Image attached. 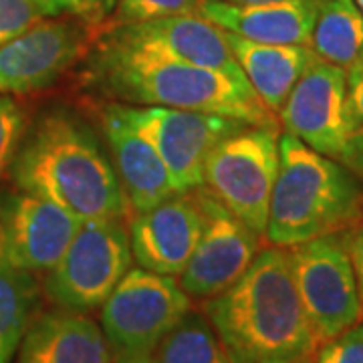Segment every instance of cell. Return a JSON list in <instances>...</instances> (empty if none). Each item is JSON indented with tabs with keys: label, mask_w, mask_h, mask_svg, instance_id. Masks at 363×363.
Segmentation results:
<instances>
[{
	"label": "cell",
	"mask_w": 363,
	"mask_h": 363,
	"mask_svg": "<svg viewBox=\"0 0 363 363\" xmlns=\"http://www.w3.org/2000/svg\"><path fill=\"white\" fill-rule=\"evenodd\" d=\"M204 315L233 363H298L319 347L286 248L259 250L238 281L206 298Z\"/></svg>",
	"instance_id": "cell-1"
},
{
	"label": "cell",
	"mask_w": 363,
	"mask_h": 363,
	"mask_svg": "<svg viewBox=\"0 0 363 363\" xmlns=\"http://www.w3.org/2000/svg\"><path fill=\"white\" fill-rule=\"evenodd\" d=\"M18 190L40 196L81 220L125 218L128 198L95 133L69 111H51L25 131L11 164Z\"/></svg>",
	"instance_id": "cell-2"
},
{
	"label": "cell",
	"mask_w": 363,
	"mask_h": 363,
	"mask_svg": "<svg viewBox=\"0 0 363 363\" xmlns=\"http://www.w3.org/2000/svg\"><path fill=\"white\" fill-rule=\"evenodd\" d=\"M89 83L128 105H156L214 113L245 123L277 121L248 85L152 49H140L104 35L87 67Z\"/></svg>",
	"instance_id": "cell-3"
},
{
	"label": "cell",
	"mask_w": 363,
	"mask_h": 363,
	"mask_svg": "<svg viewBox=\"0 0 363 363\" xmlns=\"http://www.w3.org/2000/svg\"><path fill=\"white\" fill-rule=\"evenodd\" d=\"M279 176L264 238L291 248L325 234L351 230L363 218V180L317 154L291 133H281Z\"/></svg>",
	"instance_id": "cell-4"
},
{
	"label": "cell",
	"mask_w": 363,
	"mask_h": 363,
	"mask_svg": "<svg viewBox=\"0 0 363 363\" xmlns=\"http://www.w3.org/2000/svg\"><path fill=\"white\" fill-rule=\"evenodd\" d=\"M286 133L363 180V123L347 89V73L317 59L281 109Z\"/></svg>",
	"instance_id": "cell-5"
},
{
	"label": "cell",
	"mask_w": 363,
	"mask_h": 363,
	"mask_svg": "<svg viewBox=\"0 0 363 363\" xmlns=\"http://www.w3.org/2000/svg\"><path fill=\"white\" fill-rule=\"evenodd\" d=\"M279 143L277 121L247 123L212 150L202 178V188L262 238L279 176Z\"/></svg>",
	"instance_id": "cell-6"
},
{
	"label": "cell",
	"mask_w": 363,
	"mask_h": 363,
	"mask_svg": "<svg viewBox=\"0 0 363 363\" xmlns=\"http://www.w3.org/2000/svg\"><path fill=\"white\" fill-rule=\"evenodd\" d=\"M131 260L125 218L81 220L63 257L47 272L45 293L59 309L85 315L104 305Z\"/></svg>",
	"instance_id": "cell-7"
},
{
	"label": "cell",
	"mask_w": 363,
	"mask_h": 363,
	"mask_svg": "<svg viewBox=\"0 0 363 363\" xmlns=\"http://www.w3.org/2000/svg\"><path fill=\"white\" fill-rule=\"evenodd\" d=\"M347 234H325L286 248L298 297L319 343L343 333L363 317Z\"/></svg>",
	"instance_id": "cell-8"
},
{
	"label": "cell",
	"mask_w": 363,
	"mask_h": 363,
	"mask_svg": "<svg viewBox=\"0 0 363 363\" xmlns=\"http://www.w3.org/2000/svg\"><path fill=\"white\" fill-rule=\"evenodd\" d=\"M188 311L192 297L180 281L135 267L101 305V331L113 351L154 353Z\"/></svg>",
	"instance_id": "cell-9"
},
{
	"label": "cell",
	"mask_w": 363,
	"mask_h": 363,
	"mask_svg": "<svg viewBox=\"0 0 363 363\" xmlns=\"http://www.w3.org/2000/svg\"><path fill=\"white\" fill-rule=\"evenodd\" d=\"M117 116L156 147L178 192L202 186L208 156L245 121L214 113L184 111L156 105L109 104Z\"/></svg>",
	"instance_id": "cell-10"
},
{
	"label": "cell",
	"mask_w": 363,
	"mask_h": 363,
	"mask_svg": "<svg viewBox=\"0 0 363 363\" xmlns=\"http://www.w3.org/2000/svg\"><path fill=\"white\" fill-rule=\"evenodd\" d=\"M202 214V233L180 274L182 289L194 298H210L238 281L259 255L262 236L233 214L206 188L192 190Z\"/></svg>",
	"instance_id": "cell-11"
},
{
	"label": "cell",
	"mask_w": 363,
	"mask_h": 363,
	"mask_svg": "<svg viewBox=\"0 0 363 363\" xmlns=\"http://www.w3.org/2000/svg\"><path fill=\"white\" fill-rule=\"evenodd\" d=\"M81 218L25 190L0 192V267L49 272L77 233Z\"/></svg>",
	"instance_id": "cell-12"
},
{
	"label": "cell",
	"mask_w": 363,
	"mask_h": 363,
	"mask_svg": "<svg viewBox=\"0 0 363 363\" xmlns=\"http://www.w3.org/2000/svg\"><path fill=\"white\" fill-rule=\"evenodd\" d=\"M81 21L40 18L0 45V95L30 93L52 85L87 49Z\"/></svg>",
	"instance_id": "cell-13"
},
{
	"label": "cell",
	"mask_w": 363,
	"mask_h": 363,
	"mask_svg": "<svg viewBox=\"0 0 363 363\" xmlns=\"http://www.w3.org/2000/svg\"><path fill=\"white\" fill-rule=\"evenodd\" d=\"M105 35L131 47L152 49L192 65L218 71L234 83L250 87L228 45L226 33L200 13L174 14L145 23L117 25Z\"/></svg>",
	"instance_id": "cell-14"
},
{
	"label": "cell",
	"mask_w": 363,
	"mask_h": 363,
	"mask_svg": "<svg viewBox=\"0 0 363 363\" xmlns=\"http://www.w3.org/2000/svg\"><path fill=\"white\" fill-rule=\"evenodd\" d=\"M128 233L138 267L180 277L202 233V214L192 192H178L150 210L133 212Z\"/></svg>",
	"instance_id": "cell-15"
},
{
	"label": "cell",
	"mask_w": 363,
	"mask_h": 363,
	"mask_svg": "<svg viewBox=\"0 0 363 363\" xmlns=\"http://www.w3.org/2000/svg\"><path fill=\"white\" fill-rule=\"evenodd\" d=\"M105 140L109 143L111 164L131 212H143L178 194L168 166L156 147L128 125L107 104L101 109Z\"/></svg>",
	"instance_id": "cell-16"
},
{
	"label": "cell",
	"mask_w": 363,
	"mask_h": 363,
	"mask_svg": "<svg viewBox=\"0 0 363 363\" xmlns=\"http://www.w3.org/2000/svg\"><path fill=\"white\" fill-rule=\"evenodd\" d=\"M317 0L234 4L204 0L200 14L222 30L264 45H311Z\"/></svg>",
	"instance_id": "cell-17"
},
{
	"label": "cell",
	"mask_w": 363,
	"mask_h": 363,
	"mask_svg": "<svg viewBox=\"0 0 363 363\" xmlns=\"http://www.w3.org/2000/svg\"><path fill=\"white\" fill-rule=\"evenodd\" d=\"M16 363H111V345L89 317L59 309L35 317Z\"/></svg>",
	"instance_id": "cell-18"
},
{
	"label": "cell",
	"mask_w": 363,
	"mask_h": 363,
	"mask_svg": "<svg viewBox=\"0 0 363 363\" xmlns=\"http://www.w3.org/2000/svg\"><path fill=\"white\" fill-rule=\"evenodd\" d=\"M226 39L252 91L272 116L281 113L298 79L319 59L311 45H264L233 33H226Z\"/></svg>",
	"instance_id": "cell-19"
},
{
	"label": "cell",
	"mask_w": 363,
	"mask_h": 363,
	"mask_svg": "<svg viewBox=\"0 0 363 363\" xmlns=\"http://www.w3.org/2000/svg\"><path fill=\"white\" fill-rule=\"evenodd\" d=\"M311 47L345 73L363 69V13L355 0H317Z\"/></svg>",
	"instance_id": "cell-20"
},
{
	"label": "cell",
	"mask_w": 363,
	"mask_h": 363,
	"mask_svg": "<svg viewBox=\"0 0 363 363\" xmlns=\"http://www.w3.org/2000/svg\"><path fill=\"white\" fill-rule=\"evenodd\" d=\"M39 303V286L30 272L0 267V363H13Z\"/></svg>",
	"instance_id": "cell-21"
},
{
	"label": "cell",
	"mask_w": 363,
	"mask_h": 363,
	"mask_svg": "<svg viewBox=\"0 0 363 363\" xmlns=\"http://www.w3.org/2000/svg\"><path fill=\"white\" fill-rule=\"evenodd\" d=\"M157 363H233L206 315L188 311L154 351Z\"/></svg>",
	"instance_id": "cell-22"
},
{
	"label": "cell",
	"mask_w": 363,
	"mask_h": 363,
	"mask_svg": "<svg viewBox=\"0 0 363 363\" xmlns=\"http://www.w3.org/2000/svg\"><path fill=\"white\" fill-rule=\"evenodd\" d=\"M204 0H117L113 26L145 23L162 16L200 13Z\"/></svg>",
	"instance_id": "cell-23"
},
{
	"label": "cell",
	"mask_w": 363,
	"mask_h": 363,
	"mask_svg": "<svg viewBox=\"0 0 363 363\" xmlns=\"http://www.w3.org/2000/svg\"><path fill=\"white\" fill-rule=\"evenodd\" d=\"M25 111L11 95H0V178L11 168L25 135Z\"/></svg>",
	"instance_id": "cell-24"
},
{
	"label": "cell",
	"mask_w": 363,
	"mask_h": 363,
	"mask_svg": "<svg viewBox=\"0 0 363 363\" xmlns=\"http://www.w3.org/2000/svg\"><path fill=\"white\" fill-rule=\"evenodd\" d=\"M45 16H71L83 25H99L116 11L117 0H35Z\"/></svg>",
	"instance_id": "cell-25"
},
{
	"label": "cell",
	"mask_w": 363,
	"mask_h": 363,
	"mask_svg": "<svg viewBox=\"0 0 363 363\" xmlns=\"http://www.w3.org/2000/svg\"><path fill=\"white\" fill-rule=\"evenodd\" d=\"M315 363H363V321L319 343Z\"/></svg>",
	"instance_id": "cell-26"
},
{
	"label": "cell",
	"mask_w": 363,
	"mask_h": 363,
	"mask_svg": "<svg viewBox=\"0 0 363 363\" xmlns=\"http://www.w3.org/2000/svg\"><path fill=\"white\" fill-rule=\"evenodd\" d=\"M45 14L35 0H0V45L39 23Z\"/></svg>",
	"instance_id": "cell-27"
},
{
	"label": "cell",
	"mask_w": 363,
	"mask_h": 363,
	"mask_svg": "<svg viewBox=\"0 0 363 363\" xmlns=\"http://www.w3.org/2000/svg\"><path fill=\"white\" fill-rule=\"evenodd\" d=\"M347 247H350L351 262H353V271H355L357 289H359L363 305V218L353 226V233L347 234Z\"/></svg>",
	"instance_id": "cell-28"
},
{
	"label": "cell",
	"mask_w": 363,
	"mask_h": 363,
	"mask_svg": "<svg viewBox=\"0 0 363 363\" xmlns=\"http://www.w3.org/2000/svg\"><path fill=\"white\" fill-rule=\"evenodd\" d=\"M347 89H350L351 104L355 107V113L363 123V69L347 73Z\"/></svg>",
	"instance_id": "cell-29"
},
{
	"label": "cell",
	"mask_w": 363,
	"mask_h": 363,
	"mask_svg": "<svg viewBox=\"0 0 363 363\" xmlns=\"http://www.w3.org/2000/svg\"><path fill=\"white\" fill-rule=\"evenodd\" d=\"M111 363H157L154 353H133V351L111 350Z\"/></svg>",
	"instance_id": "cell-30"
},
{
	"label": "cell",
	"mask_w": 363,
	"mask_h": 363,
	"mask_svg": "<svg viewBox=\"0 0 363 363\" xmlns=\"http://www.w3.org/2000/svg\"><path fill=\"white\" fill-rule=\"evenodd\" d=\"M234 4H281V2H297V0H224Z\"/></svg>",
	"instance_id": "cell-31"
},
{
	"label": "cell",
	"mask_w": 363,
	"mask_h": 363,
	"mask_svg": "<svg viewBox=\"0 0 363 363\" xmlns=\"http://www.w3.org/2000/svg\"><path fill=\"white\" fill-rule=\"evenodd\" d=\"M355 2H357V6L362 9V13H363V0H355Z\"/></svg>",
	"instance_id": "cell-32"
},
{
	"label": "cell",
	"mask_w": 363,
	"mask_h": 363,
	"mask_svg": "<svg viewBox=\"0 0 363 363\" xmlns=\"http://www.w3.org/2000/svg\"><path fill=\"white\" fill-rule=\"evenodd\" d=\"M298 363H315V359H305V362H298Z\"/></svg>",
	"instance_id": "cell-33"
}]
</instances>
